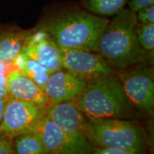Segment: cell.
<instances>
[{"mask_svg": "<svg viewBox=\"0 0 154 154\" xmlns=\"http://www.w3.org/2000/svg\"><path fill=\"white\" fill-rule=\"evenodd\" d=\"M14 68L29 77L44 91L46 84L52 72L34 59L21 52L12 62Z\"/></svg>", "mask_w": 154, "mask_h": 154, "instance_id": "14", "label": "cell"}, {"mask_svg": "<svg viewBox=\"0 0 154 154\" xmlns=\"http://www.w3.org/2000/svg\"><path fill=\"white\" fill-rule=\"evenodd\" d=\"M136 34L140 47L147 52L150 62L153 61L154 57V23L140 24L137 22Z\"/></svg>", "mask_w": 154, "mask_h": 154, "instance_id": "17", "label": "cell"}, {"mask_svg": "<svg viewBox=\"0 0 154 154\" xmlns=\"http://www.w3.org/2000/svg\"><path fill=\"white\" fill-rule=\"evenodd\" d=\"M7 99L29 101L49 107L50 103L43 90L18 69L7 75Z\"/></svg>", "mask_w": 154, "mask_h": 154, "instance_id": "12", "label": "cell"}, {"mask_svg": "<svg viewBox=\"0 0 154 154\" xmlns=\"http://www.w3.org/2000/svg\"><path fill=\"white\" fill-rule=\"evenodd\" d=\"M5 102H6V100L0 99V123H1L2 119L4 110H5Z\"/></svg>", "mask_w": 154, "mask_h": 154, "instance_id": "23", "label": "cell"}, {"mask_svg": "<svg viewBox=\"0 0 154 154\" xmlns=\"http://www.w3.org/2000/svg\"><path fill=\"white\" fill-rule=\"evenodd\" d=\"M136 24V13L124 8L109 20L100 36L98 53L116 70L151 63L147 52L138 42Z\"/></svg>", "mask_w": 154, "mask_h": 154, "instance_id": "2", "label": "cell"}, {"mask_svg": "<svg viewBox=\"0 0 154 154\" xmlns=\"http://www.w3.org/2000/svg\"><path fill=\"white\" fill-rule=\"evenodd\" d=\"M116 75L131 103L142 116L153 115L154 72L149 62L116 70Z\"/></svg>", "mask_w": 154, "mask_h": 154, "instance_id": "5", "label": "cell"}, {"mask_svg": "<svg viewBox=\"0 0 154 154\" xmlns=\"http://www.w3.org/2000/svg\"><path fill=\"white\" fill-rule=\"evenodd\" d=\"M109 19L79 7H69L50 13L37 27L48 32L60 48L98 52V42Z\"/></svg>", "mask_w": 154, "mask_h": 154, "instance_id": "1", "label": "cell"}, {"mask_svg": "<svg viewBox=\"0 0 154 154\" xmlns=\"http://www.w3.org/2000/svg\"><path fill=\"white\" fill-rule=\"evenodd\" d=\"M47 108L29 101L6 100L0 131L13 138L32 131L45 116Z\"/></svg>", "mask_w": 154, "mask_h": 154, "instance_id": "6", "label": "cell"}, {"mask_svg": "<svg viewBox=\"0 0 154 154\" xmlns=\"http://www.w3.org/2000/svg\"><path fill=\"white\" fill-rule=\"evenodd\" d=\"M30 30L17 26H0V61L12 63L22 52Z\"/></svg>", "mask_w": 154, "mask_h": 154, "instance_id": "13", "label": "cell"}, {"mask_svg": "<svg viewBox=\"0 0 154 154\" xmlns=\"http://www.w3.org/2000/svg\"><path fill=\"white\" fill-rule=\"evenodd\" d=\"M154 0H129L128 9L134 12H137L140 9L153 5Z\"/></svg>", "mask_w": 154, "mask_h": 154, "instance_id": "22", "label": "cell"}, {"mask_svg": "<svg viewBox=\"0 0 154 154\" xmlns=\"http://www.w3.org/2000/svg\"><path fill=\"white\" fill-rule=\"evenodd\" d=\"M46 115L68 134L78 138L88 139L86 134L89 120L74 101L50 105Z\"/></svg>", "mask_w": 154, "mask_h": 154, "instance_id": "11", "label": "cell"}, {"mask_svg": "<svg viewBox=\"0 0 154 154\" xmlns=\"http://www.w3.org/2000/svg\"><path fill=\"white\" fill-rule=\"evenodd\" d=\"M33 131L40 136L47 154L91 153L94 146L89 139L68 134L46 114Z\"/></svg>", "mask_w": 154, "mask_h": 154, "instance_id": "7", "label": "cell"}, {"mask_svg": "<svg viewBox=\"0 0 154 154\" xmlns=\"http://www.w3.org/2000/svg\"><path fill=\"white\" fill-rule=\"evenodd\" d=\"M91 153L94 154H138V153L132 150L119 149L115 147H105L94 145Z\"/></svg>", "mask_w": 154, "mask_h": 154, "instance_id": "20", "label": "cell"}, {"mask_svg": "<svg viewBox=\"0 0 154 154\" xmlns=\"http://www.w3.org/2000/svg\"><path fill=\"white\" fill-rule=\"evenodd\" d=\"M74 102L91 120L139 121L142 116L126 96L116 73L87 82L84 91Z\"/></svg>", "mask_w": 154, "mask_h": 154, "instance_id": "3", "label": "cell"}, {"mask_svg": "<svg viewBox=\"0 0 154 154\" xmlns=\"http://www.w3.org/2000/svg\"><path fill=\"white\" fill-rule=\"evenodd\" d=\"M129 0H84L86 10L98 16L111 17L118 14Z\"/></svg>", "mask_w": 154, "mask_h": 154, "instance_id": "16", "label": "cell"}, {"mask_svg": "<svg viewBox=\"0 0 154 154\" xmlns=\"http://www.w3.org/2000/svg\"><path fill=\"white\" fill-rule=\"evenodd\" d=\"M86 84V81L63 69L51 74L44 92L50 105L74 101L84 91Z\"/></svg>", "mask_w": 154, "mask_h": 154, "instance_id": "10", "label": "cell"}, {"mask_svg": "<svg viewBox=\"0 0 154 154\" xmlns=\"http://www.w3.org/2000/svg\"><path fill=\"white\" fill-rule=\"evenodd\" d=\"M7 64L0 61V99H7V75L10 71L7 68Z\"/></svg>", "mask_w": 154, "mask_h": 154, "instance_id": "21", "label": "cell"}, {"mask_svg": "<svg viewBox=\"0 0 154 154\" xmlns=\"http://www.w3.org/2000/svg\"><path fill=\"white\" fill-rule=\"evenodd\" d=\"M86 136L95 146L146 151L149 137L138 121L120 119H88Z\"/></svg>", "mask_w": 154, "mask_h": 154, "instance_id": "4", "label": "cell"}, {"mask_svg": "<svg viewBox=\"0 0 154 154\" xmlns=\"http://www.w3.org/2000/svg\"><path fill=\"white\" fill-rule=\"evenodd\" d=\"M22 52L52 73L63 69L59 46L48 32L37 26L30 30Z\"/></svg>", "mask_w": 154, "mask_h": 154, "instance_id": "9", "label": "cell"}, {"mask_svg": "<svg viewBox=\"0 0 154 154\" xmlns=\"http://www.w3.org/2000/svg\"><path fill=\"white\" fill-rule=\"evenodd\" d=\"M63 69L86 82L115 74L116 69L99 53L80 49L60 48Z\"/></svg>", "mask_w": 154, "mask_h": 154, "instance_id": "8", "label": "cell"}, {"mask_svg": "<svg viewBox=\"0 0 154 154\" xmlns=\"http://www.w3.org/2000/svg\"><path fill=\"white\" fill-rule=\"evenodd\" d=\"M14 148L17 154H47L41 138L34 131L14 138Z\"/></svg>", "mask_w": 154, "mask_h": 154, "instance_id": "15", "label": "cell"}, {"mask_svg": "<svg viewBox=\"0 0 154 154\" xmlns=\"http://www.w3.org/2000/svg\"><path fill=\"white\" fill-rule=\"evenodd\" d=\"M136 19L140 24L154 23V5L147 6L138 11L136 12Z\"/></svg>", "mask_w": 154, "mask_h": 154, "instance_id": "18", "label": "cell"}, {"mask_svg": "<svg viewBox=\"0 0 154 154\" xmlns=\"http://www.w3.org/2000/svg\"><path fill=\"white\" fill-rule=\"evenodd\" d=\"M14 138L0 131V154H15Z\"/></svg>", "mask_w": 154, "mask_h": 154, "instance_id": "19", "label": "cell"}]
</instances>
